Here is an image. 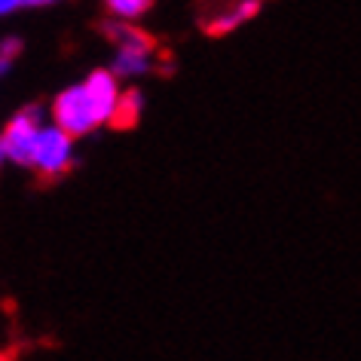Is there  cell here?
Instances as JSON below:
<instances>
[{
	"instance_id": "3",
	"label": "cell",
	"mask_w": 361,
	"mask_h": 361,
	"mask_svg": "<svg viewBox=\"0 0 361 361\" xmlns=\"http://www.w3.org/2000/svg\"><path fill=\"white\" fill-rule=\"evenodd\" d=\"M40 116L37 111H22L16 120L6 126L4 135H0V144H4V153L19 166H31L34 162V147H37L40 138Z\"/></svg>"
},
{
	"instance_id": "7",
	"label": "cell",
	"mask_w": 361,
	"mask_h": 361,
	"mask_svg": "<svg viewBox=\"0 0 361 361\" xmlns=\"http://www.w3.org/2000/svg\"><path fill=\"white\" fill-rule=\"evenodd\" d=\"M141 92L138 89H129V92H123L120 95V102H116L114 107V116H111V126L114 129H132L135 123H138V116H141Z\"/></svg>"
},
{
	"instance_id": "6",
	"label": "cell",
	"mask_w": 361,
	"mask_h": 361,
	"mask_svg": "<svg viewBox=\"0 0 361 361\" xmlns=\"http://www.w3.org/2000/svg\"><path fill=\"white\" fill-rule=\"evenodd\" d=\"M104 34L116 43V49H132V52H157V40L150 34H144L141 28L135 25H123V22H107L104 25Z\"/></svg>"
},
{
	"instance_id": "2",
	"label": "cell",
	"mask_w": 361,
	"mask_h": 361,
	"mask_svg": "<svg viewBox=\"0 0 361 361\" xmlns=\"http://www.w3.org/2000/svg\"><path fill=\"white\" fill-rule=\"evenodd\" d=\"M52 116H56V126H61V129L71 135H86L98 123L86 86L65 89V92L56 98V104H52Z\"/></svg>"
},
{
	"instance_id": "5",
	"label": "cell",
	"mask_w": 361,
	"mask_h": 361,
	"mask_svg": "<svg viewBox=\"0 0 361 361\" xmlns=\"http://www.w3.org/2000/svg\"><path fill=\"white\" fill-rule=\"evenodd\" d=\"M83 86H86L89 98H92V107H95L98 123H111L114 107H116V102H120V92H116L114 74H107V71H95V74H89V80H86Z\"/></svg>"
},
{
	"instance_id": "4",
	"label": "cell",
	"mask_w": 361,
	"mask_h": 361,
	"mask_svg": "<svg viewBox=\"0 0 361 361\" xmlns=\"http://www.w3.org/2000/svg\"><path fill=\"white\" fill-rule=\"evenodd\" d=\"M71 138H74V135L65 132L61 126L43 129L40 138H37V147H34L31 166L47 178H59L61 171H68V166H71Z\"/></svg>"
},
{
	"instance_id": "11",
	"label": "cell",
	"mask_w": 361,
	"mask_h": 361,
	"mask_svg": "<svg viewBox=\"0 0 361 361\" xmlns=\"http://www.w3.org/2000/svg\"><path fill=\"white\" fill-rule=\"evenodd\" d=\"M22 4H28V0H0V16H6V13H13V10H19Z\"/></svg>"
},
{
	"instance_id": "8",
	"label": "cell",
	"mask_w": 361,
	"mask_h": 361,
	"mask_svg": "<svg viewBox=\"0 0 361 361\" xmlns=\"http://www.w3.org/2000/svg\"><path fill=\"white\" fill-rule=\"evenodd\" d=\"M150 68H153L150 52H132V49H120L116 65H114V71L120 77H135V74H144V71H150Z\"/></svg>"
},
{
	"instance_id": "10",
	"label": "cell",
	"mask_w": 361,
	"mask_h": 361,
	"mask_svg": "<svg viewBox=\"0 0 361 361\" xmlns=\"http://www.w3.org/2000/svg\"><path fill=\"white\" fill-rule=\"evenodd\" d=\"M19 49H22V43H19V40H4V43H0V68H4L6 61H10Z\"/></svg>"
},
{
	"instance_id": "12",
	"label": "cell",
	"mask_w": 361,
	"mask_h": 361,
	"mask_svg": "<svg viewBox=\"0 0 361 361\" xmlns=\"http://www.w3.org/2000/svg\"><path fill=\"white\" fill-rule=\"evenodd\" d=\"M28 4H52V0H28Z\"/></svg>"
},
{
	"instance_id": "13",
	"label": "cell",
	"mask_w": 361,
	"mask_h": 361,
	"mask_svg": "<svg viewBox=\"0 0 361 361\" xmlns=\"http://www.w3.org/2000/svg\"><path fill=\"white\" fill-rule=\"evenodd\" d=\"M6 159V153H4V144H0V162H4Z\"/></svg>"
},
{
	"instance_id": "1",
	"label": "cell",
	"mask_w": 361,
	"mask_h": 361,
	"mask_svg": "<svg viewBox=\"0 0 361 361\" xmlns=\"http://www.w3.org/2000/svg\"><path fill=\"white\" fill-rule=\"evenodd\" d=\"M260 0H200V25L205 34H227L257 16Z\"/></svg>"
},
{
	"instance_id": "9",
	"label": "cell",
	"mask_w": 361,
	"mask_h": 361,
	"mask_svg": "<svg viewBox=\"0 0 361 361\" xmlns=\"http://www.w3.org/2000/svg\"><path fill=\"white\" fill-rule=\"evenodd\" d=\"M107 6H111L114 16H120V19H138L150 10L153 0H104Z\"/></svg>"
}]
</instances>
